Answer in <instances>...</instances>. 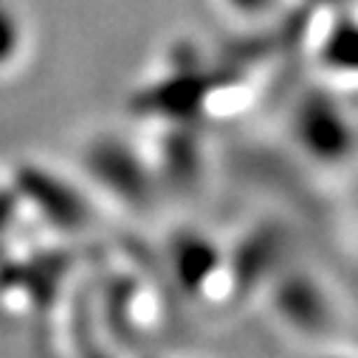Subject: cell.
<instances>
[{
    "instance_id": "2",
    "label": "cell",
    "mask_w": 358,
    "mask_h": 358,
    "mask_svg": "<svg viewBox=\"0 0 358 358\" xmlns=\"http://www.w3.org/2000/svg\"><path fill=\"white\" fill-rule=\"evenodd\" d=\"M324 358H352V355H347V352H330V355H324Z\"/></svg>"
},
{
    "instance_id": "1",
    "label": "cell",
    "mask_w": 358,
    "mask_h": 358,
    "mask_svg": "<svg viewBox=\"0 0 358 358\" xmlns=\"http://www.w3.org/2000/svg\"><path fill=\"white\" fill-rule=\"evenodd\" d=\"M274 316L299 336H322L333 324V302L324 288L302 271H285L271 282Z\"/></svg>"
}]
</instances>
